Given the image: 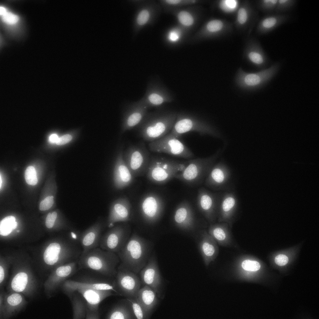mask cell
I'll list each match as a JSON object with an SVG mask.
<instances>
[{
    "label": "cell",
    "mask_w": 319,
    "mask_h": 319,
    "mask_svg": "<svg viewBox=\"0 0 319 319\" xmlns=\"http://www.w3.org/2000/svg\"><path fill=\"white\" fill-rule=\"evenodd\" d=\"M240 3L236 0H220L218 3L220 10L227 13L236 12Z\"/></svg>",
    "instance_id": "40"
},
{
    "label": "cell",
    "mask_w": 319,
    "mask_h": 319,
    "mask_svg": "<svg viewBox=\"0 0 319 319\" xmlns=\"http://www.w3.org/2000/svg\"><path fill=\"white\" fill-rule=\"evenodd\" d=\"M231 228L227 223L215 222L209 224L207 232L219 245L231 247L234 246L230 230Z\"/></svg>",
    "instance_id": "31"
},
{
    "label": "cell",
    "mask_w": 319,
    "mask_h": 319,
    "mask_svg": "<svg viewBox=\"0 0 319 319\" xmlns=\"http://www.w3.org/2000/svg\"><path fill=\"white\" fill-rule=\"evenodd\" d=\"M258 17V12L252 3L248 0L244 1L240 3L236 12L235 26L238 30L247 31L249 34Z\"/></svg>",
    "instance_id": "21"
},
{
    "label": "cell",
    "mask_w": 319,
    "mask_h": 319,
    "mask_svg": "<svg viewBox=\"0 0 319 319\" xmlns=\"http://www.w3.org/2000/svg\"><path fill=\"white\" fill-rule=\"evenodd\" d=\"M176 118L172 130L168 133L173 137L179 138L183 134L191 131L197 132L202 136H220L217 130L207 121L187 116L179 115Z\"/></svg>",
    "instance_id": "8"
},
{
    "label": "cell",
    "mask_w": 319,
    "mask_h": 319,
    "mask_svg": "<svg viewBox=\"0 0 319 319\" xmlns=\"http://www.w3.org/2000/svg\"><path fill=\"white\" fill-rule=\"evenodd\" d=\"M222 193L221 192H211L203 187L198 190L197 206L209 224L215 223L217 220Z\"/></svg>",
    "instance_id": "14"
},
{
    "label": "cell",
    "mask_w": 319,
    "mask_h": 319,
    "mask_svg": "<svg viewBox=\"0 0 319 319\" xmlns=\"http://www.w3.org/2000/svg\"><path fill=\"white\" fill-rule=\"evenodd\" d=\"M71 303L73 319H85L87 307L86 302L78 292H73L68 297Z\"/></svg>",
    "instance_id": "35"
},
{
    "label": "cell",
    "mask_w": 319,
    "mask_h": 319,
    "mask_svg": "<svg viewBox=\"0 0 319 319\" xmlns=\"http://www.w3.org/2000/svg\"><path fill=\"white\" fill-rule=\"evenodd\" d=\"M238 200L233 190L222 192L218 212V222L227 223L231 228L237 213Z\"/></svg>",
    "instance_id": "24"
},
{
    "label": "cell",
    "mask_w": 319,
    "mask_h": 319,
    "mask_svg": "<svg viewBox=\"0 0 319 319\" xmlns=\"http://www.w3.org/2000/svg\"><path fill=\"white\" fill-rule=\"evenodd\" d=\"M180 33L177 30H172L168 34V39L172 42H177L180 38Z\"/></svg>",
    "instance_id": "50"
},
{
    "label": "cell",
    "mask_w": 319,
    "mask_h": 319,
    "mask_svg": "<svg viewBox=\"0 0 319 319\" xmlns=\"http://www.w3.org/2000/svg\"><path fill=\"white\" fill-rule=\"evenodd\" d=\"M153 243L134 233L117 254L122 266L136 274L145 266L153 252Z\"/></svg>",
    "instance_id": "1"
},
{
    "label": "cell",
    "mask_w": 319,
    "mask_h": 319,
    "mask_svg": "<svg viewBox=\"0 0 319 319\" xmlns=\"http://www.w3.org/2000/svg\"><path fill=\"white\" fill-rule=\"evenodd\" d=\"M177 18L180 23L186 27H190L194 22V19L192 14L186 10L179 11L177 15Z\"/></svg>",
    "instance_id": "39"
},
{
    "label": "cell",
    "mask_w": 319,
    "mask_h": 319,
    "mask_svg": "<svg viewBox=\"0 0 319 319\" xmlns=\"http://www.w3.org/2000/svg\"><path fill=\"white\" fill-rule=\"evenodd\" d=\"M291 18L288 14L274 13L266 15L258 22L256 32L259 35L267 34L280 26L288 22Z\"/></svg>",
    "instance_id": "30"
},
{
    "label": "cell",
    "mask_w": 319,
    "mask_h": 319,
    "mask_svg": "<svg viewBox=\"0 0 319 319\" xmlns=\"http://www.w3.org/2000/svg\"><path fill=\"white\" fill-rule=\"evenodd\" d=\"M72 139V137L71 135H65L59 138L56 144L58 145L64 144L70 141Z\"/></svg>",
    "instance_id": "51"
},
{
    "label": "cell",
    "mask_w": 319,
    "mask_h": 319,
    "mask_svg": "<svg viewBox=\"0 0 319 319\" xmlns=\"http://www.w3.org/2000/svg\"><path fill=\"white\" fill-rule=\"evenodd\" d=\"M123 156L125 163L134 177L146 173L150 157L144 142L129 146L123 151Z\"/></svg>",
    "instance_id": "9"
},
{
    "label": "cell",
    "mask_w": 319,
    "mask_h": 319,
    "mask_svg": "<svg viewBox=\"0 0 319 319\" xmlns=\"http://www.w3.org/2000/svg\"><path fill=\"white\" fill-rule=\"evenodd\" d=\"M231 173L229 167L223 161L215 164L205 180V185L217 192L232 190Z\"/></svg>",
    "instance_id": "16"
},
{
    "label": "cell",
    "mask_w": 319,
    "mask_h": 319,
    "mask_svg": "<svg viewBox=\"0 0 319 319\" xmlns=\"http://www.w3.org/2000/svg\"><path fill=\"white\" fill-rule=\"evenodd\" d=\"M136 298L142 307L148 319H149L160 303V299L155 292L149 286L144 285L140 289Z\"/></svg>",
    "instance_id": "32"
},
{
    "label": "cell",
    "mask_w": 319,
    "mask_h": 319,
    "mask_svg": "<svg viewBox=\"0 0 319 319\" xmlns=\"http://www.w3.org/2000/svg\"><path fill=\"white\" fill-rule=\"evenodd\" d=\"M25 296L17 292L5 294L3 307L0 310V319H9L16 316L28 304Z\"/></svg>",
    "instance_id": "26"
},
{
    "label": "cell",
    "mask_w": 319,
    "mask_h": 319,
    "mask_svg": "<svg viewBox=\"0 0 319 319\" xmlns=\"http://www.w3.org/2000/svg\"><path fill=\"white\" fill-rule=\"evenodd\" d=\"M288 261V257L283 254L279 255L275 258V262L276 264L280 266L285 265L287 264Z\"/></svg>",
    "instance_id": "49"
},
{
    "label": "cell",
    "mask_w": 319,
    "mask_h": 319,
    "mask_svg": "<svg viewBox=\"0 0 319 319\" xmlns=\"http://www.w3.org/2000/svg\"><path fill=\"white\" fill-rule=\"evenodd\" d=\"M297 3L296 0H278L275 13L285 14L293 9Z\"/></svg>",
    "instance_id": "38"
},
{
    "label": "cell",
    "mask_w": 319,
    "mask_h": 319,
    "mask_svg": "<svg viewBox=\"0 0 319 319\" xmlns=\"http://www.w3.org/2000/svg\"><path fill=\"white\" fill-rule=\"evenodd\" d=\"M25 177L26 181L28 184L34 186L37 183L36 172L33 166H29L27 168L25 171Z\"/></svg>",
    "instance_id": "42"
},
{
    "label": "cell",
    "mask_w": 319,
    "mask_h": 319,
    "mask_svg": "<svg viewBox=\"0 0 319 319\" xmlns=\"http://www.w3.org/2000/svg\"><path fill=\"white\" fill-rule=\"evenodd\" d=\"M0 188H1V184H2V179H1V175H0Z\"/></svg>",
    "instance_id": "53"
},
{
    "label": "cell",
    "mask_w": 319,
    "mask_h": 319,
    "mask_svg": "<svg viewBox=\"0 0 319 319\" xmlns=\"http://www.w3.org/2000/svg\"><path fill=\"white\" fill-rule=\"evenodd\" d=\"M15 217L10 216L6 217L0 222V234L6 236L9 234L15 229L17 226V222L15 221Z\"/></svg>",
    "instance_id": "36"
},
{
    "label": "cell",
    "mask_w": 319,
    "mask_h": 319,
    "mask_svg": "<svg viewBox=\"0 0 319 319\" xmlns=\"http://www.w3.org/2000/svg\"><path fill=\"white\" fill-rule=\"evenodd\" d=\"M78 260L58 266L51 272L43 285L47 298L54 296L64 282L78 271Z\"/></svg>",
    "instance_id": "10"
},
{
    "label": "cell",
    "mask_w": 319,
    "mask_h": 319,
    "mask_svg": "<svg viewBox=\"0 0 319 319\" xmlns=\"http://www.w3.org/2000/svg\"><path fill=\"white\" fill-rule=\"evenodd\" d=\"M278 0H259L255 3L257 9L266 15L275 13Z\"/></svg>",
    "instance_id": "37"
},
{
    "label": "cell",
    "mask_w": 319,
    "mask_h": 319,
    "mask_svg": "<svg viewBox=\"0 0 319 319\" xmlns=\"http://www.w3.org/2000/svg\"><path fill=\"white\" fill-rule=\"evenodd\" d=\"M232 24L225 19L215 18L207 21L202 28L200 36L205 39L225 36L232 32Z\"/></svg>",
    "instance_id": "29"
},
{
    "label": "cell",
    "mask_w": 319,
    "mask_h": 319,
    "mask_svg": "<svg viewBox=\"0 0 319 319\" xmlns=\"http://www.w3.org/2000/svg\"><path fill=\"white\" fill-rule=\"evenodd\" d=\"M194 236L205 264L207 265L218 252V244L204 229L197 230L195 232Z\"/></svg>",
    "instance_id": "28"
},
{
    "label": "cell",
    "mask_w": 319,
    "mask_h": 319,
    "mask_svg": "<svg viewBox=\"0 0 319 319\" xmlns=\"http://www.w3.org/2000/svg\"><path fill=\"white\" fill-rule=\"evenodd\" d=\"M188 162V161L181 162L160 156H151L146 172L147 177L154 183L165 184L182 171Z\"/></svg>",
    "instance_id": "5"
},
{
    "label": "cell",
    "mask_w": 319,
    "mask_h": 319,
    "mask_svg": "<svg viewBox=\"0 0 319 319\" xmlns=\"http://www.w3.org/2000/svg\"><path fill=\"white\" fill-rule=\"evenodd\" d=\"M75 291L79 292L86 301L87 310L85 319H86L100 318L99 308L101 302L108 297L118 296L115 292L111 290L81 288Z\"/></svg>",
    "instance_id": "19"
},
{
    "label": "cell",
    "mask_w": 319,
    "mask_h": 319,
    "mask_svg": "<svg viewBox=\"0 0 319 319\" xmlns=\"http://www.w3.org/2000/svg\"><path fill=\"white\" fill-rule=\"evenodd\" d=\"M126 298L131 303L136 319H148L142 307L136 298Z\"/></svg>",
    "instance_id": "41"
},
{
    "label": "cell",
    "mask_w": 319,
    "mask_h": 319,
    "mask_svg": "<svg viewBox=\"0 0 319 319\" xmlns=\"http://www.w3.org/2000/svg\"><path fill=\"white\" fill-rule=\"evenodd\" d=\"M107 319H136L131 304L127 298L119 300L114 305L106 314Z\"/></svg>",
    "instance_id": "33"
},
{
    "label": "cell",
    "mask_w": 319,
    "mask_h": 319,
    "mask_svg": "<svg viewBox=\"0 0 319 319\" xmlns=\"http://www.w3.org/2000/svg\"><path fill=\"white\" fill-rule=\"evenodd\" d=\"M175 114L160 112H148L135 128L139 136L150 142L164 136L172 130Z\"/></svg>",
    "instance_id": "4"
},
{
    "label": "cell",
    "mask_w": 319,
    "mask_h": 319,
    "mask_svg": "<svg viewBox=\"0 0 319 319\" xmlns=\"http://www.w3.org/2000/svg\"><path fill=\"white\" fill-rule=\"evenodd\" d=\"M173 220L176 227L185 231L195 232L202 229L199 225L190 204L186 200L178 205L174 213Z\"/></svg>",
    "instance_id": "20"
},
{
    "label": "cell",
    "mask_w": 319,
    "mask_h": 319,
    "mask_svg": "<svg viewBox=\"0 0 319 319\" xmlns=\"http://www.w3.org/2000/svg\"><path fill=\"white\" fill-rule=\"evenodd\" d=\"M123 146L117 154L113 172L112 181L114 188L123 189L129 186L134 177L125 163L123 158Z\"/></svg>",
    "instance_id": "27"
},
{
    "label": "cell",
    "mask_w": 319,
    "mask_h": 319,
    "mask_svg": "<svg viewBox=\"0 0 319 319\" xmlns=\"http://www.w3.org/2000/svg\"><path fill=\"white\" fill-rule=\"evenodd\" d=\"M59 137L58 135L55 134H51L49 137V141L51 143H56L58 141Z\"/></svg>",
    "instance_id": "52"
},
{
    "label": "cell",
    "mask_w": 319,
    "mask_h": 319,
    "mask_svg": "<svg viewBox=\"0 0 319 319\" xmlns=\"http://www.w3.org/2000/svg\"><path fill=\"white\" fill-rule=\"evenodd\" d=\"M58 217V213L56 211L49 213L46 219L45 225L49 229L53 227L55 224Z\"/></svg>",
    "instance_id": "45"
},
{
    "label": "cell",
    "mask_w": 319,
    "mask_h": 319,
    "mask_svg": "<svg viewBox=\"0 0 319 319\" xmlns=\"http://www.w3.org/2000/svg\"><path fill=\"white\" fill-rule=\"evenodd\" d=\"M107 227L106 221L99 218L92 225L80 233L79 241L82 248L81 254L99 246L102 233Z\"/></svg>",
    "instance_id": "22"
},
{
    "label": "cell",
    "mask_w": 319,
    "mask_h": 319,
    "mask_svg": "<svg viewBox=\"0 0 319 319\" xmlns=\"http://www.w3.org/2000/svg\"><path fill=\"white\" fill-rule=\"evenodd\" d=\"M19 231H20V230H17V233H18V232H19Z\"/></svg>",
    "instance_id": "54"
},
{
    "label": "cell",
    "mask_w": 319,
    "mask_h": 319,
    "mask_svg": "<svg viewBox=\"0 0 319 319\" xmlns=\"http://www.w3.org/2000/svg\"><path fill=\"white\" fill-rule=\"evenodd\" d=\"M243 56L250 64L260 70L267 68L270 62L260 42L254 38L246 41Z\"/></svg>",
    "instance_id": "25"
},
{
    "label": "cell",
    "mask_w": 319,
    "mask_h": 319,
    "mask_svg": "<svg viewBox=\"0 0 319 319\" xmlns=\"http://www.w3.org/2000/svg\"><path fill=\"white\" fill-rule=\"evenodd\" d=\"M131 205L126 197L116 199L111 204L106 221L107 227L110 228L118 222H127L131 220Z\"/></svg>",
    "instance_id": "23"
},
{
    "label": "cell",
    "mask_w": 319,
    "mask_h": 319,
    "mask_svg": "<svg viewBox=\"0 0 319 319\" xmlns=\"http://www.w3.org/2000/svg\"><path fill=\"white\" fill-rule=\"evenodd\" d=\"M281 64L279 62L256 72H247L239 68L235 78V82L240 88L248 90H255L267 84L279 71Z\"/></svg>",
    "instance_id": "7"
},
{
    "label": "cell",
    "mask_w": 319,
    "mask_h": 319,
    "mask_svg": "<svg viewBox=\"0 0 319 319\" xmlns=\"http://www.w3.org/2000/svg\"><path fill=\"white\" fill-rule=\"evenodd\" d=\"M241 266L244 270L247 271H256L259 270L260 268V264L258 261L246 259L242 262Z\"/></svg>",
    "instance_id": "43"
},
{
    "label": "cell",
    "mask_w": 319,
    "mask_h": 319,
    "mask_svg": "<svg viewBox=\"0 0 319 319\" xmlns=\"http://www.w3.org/2000/svg\"><path fill=\"white\" fill-rule=\"evenodd\" d=\"M137 274L120 264L118 266L114 279L116 288L120 296L136 298L141 285Z\"/></svg>",
    "instance_id": "17"
},
{
    "label": "cell",
    "mask_w": 319,
    "mask_h": 319,
    "mask_svg": "<svg viewBox=\"0 0 319 319\" xmlns=\"http://www.w3.org/2000/svg\"><path fill=\"white\" fill-rule=\"evenodd\" d=\"M152 81L147 84L145 92L140 101L148 109L159 106L165 101V98Z\"/></svg>",
    "instance_id": "34"
},
{
    "label": "cell",
    "mask_w": 319,
    "mask_h": 319,
    "mask_svg": "<svg viewBox=\"0 0 319 319\" xmlns=\"http://www.w3.org/2000/svg\"><path fill=\"white\" fill-rule=\"evenodd\" d=\"M221 153L218 150L208 157L188 161L185 168L177 173L174 178L191 187L200 185L205 181Z\"/></svg>",
    "instance_id": "6"
},
{
    "label": "cell",
    "mask_w": 319,
    "mask_h": 319,
    "mask_svg": "<svg viewBox=\"0 0 319 319\" xmlns=\"http://www.w3.org/2000/svg\"><path fill=\"white\" fill-rule=\"evenodd\" d=\"M149 14L146 10H143L139 14L137 18V22L138 24L142 25L145 23L148 19Z\"/></svg>",
    "instance_id": "47"
},
{
    "label": "cell",
    "mask_w": 319,
    "mask_h": 319,
    "mask_svg": "<svg viewBox=\"0 0 319 319\" xmlns=\"http://www.w3.org/2000/svg\"><path fill=\"white\" fill-rule=\"evenodd\" d=\"M54 203L53 196H48L40 202V209L42 211L48 210L52 206Z\"/></svg>",
    "instance_id": "46"
},
{
    "label": "cell",
    "mask_w": 319,
    "mask_h": 319,
    "mask_svg": "<svg viewBox=\"0 0 319 319\" xmlns=\"http://www.w3.org/2000/svg\"><path fill=\"white\" fill-rule=\"evenodd\" d=\"M164 205L163 199L159 195L153 192L145 195L140 201L139 205L142 222L148 225L156 223L162 216Z\"/></svg>",
    "instance_id": "15"
},
{
    "label": "cell",
    "mask_w": 319,
    "mask_h": 319,
    "mask_svg": "<svg viewBox=\"0 0 319 319\" xmlns=\"http://www.w3.org/2000/svg\"><path fill=\"white\" fill-rule=\"evenodd\" d=\"M120 261L116 253L97 247L81 255L77 261L78 270H90L115 278Z\"/></svg>",
    "instance_id": "2"
},
{
    "label": "cell",
    "mask_w": 319,
    "mask_h": 319,
    "mask_svg": "<svg viewBox=\"0 0 319 319\" xmlns=\"http://www.w3.org/2000/svg\"><path fill=\"white\" fill-rule=\"evenodd\" d=\"M139 273L141 284L151 288L160 299H163L165 294V283L154 251L153 252L147 263Z\"/></svg>",
    "instance_id": "12"
},
{
    "label": "cell",
    "mask_w": 319,
    "mask_h": 319,
    "mask_svg": "<svg viewBox=\"0 0 319 319\" xmlns=\"http://www.w3.org/2000/svg\"><path fill=\"white\" fill-rule=\"evenodd\" d=\"M148 110L139 100L125 103L121 112V135L137 127L148 112Z\"/></svg>",
    "instance_id": "18"
},
{
    "label": "cell",
    "mask_w": 319,
    "mask_h": 319,
    "mask_svg": "<svg viewBox=\"0 0 319 319\" xmlns=\"http://www.w3.org/2000/svg\"><path fill=\"white\" fill-rule=\"evenodd\" d=\"M83 270L85 273L78 270L72 277L73 278L67 280L62 285L61 289L68 297L73 292L81 288L111 290L120 296L116 288L115 278L91 270Z\"/></svg>",
    "instance_id": "3"
},
{
    "label": "cell",
    "mask_w": 319,
    "mask_h": 319,
    "mask_svg": "<svg viewBox=\"0 0 319 319\" xmlns=\"http://www.w3.org/2000/svg\"><path fill=\"white\" fill-rule=\"evenodd\" d=\"M165 1L168 5L172 6H176L186 3L192 4L196 2V1L195 0H166Z\"/></svg>",
    "instance_id": "48"
},
{
    "label": "cell",
    "mask_w": 319,
    "mask_h": 319,
    "mask_svg": "<svg viewBox=\"0 0 319 319\" xmlns=\"http://www.w3.org/2000/svg\"><path fill=\"white\" fill-rule=\"evenodd\" d=\"M131 231V227L127 222L116 224L102 235L100 248L117 253L130 238Z\"/></svg>",
    "instance_id": "11"
},
{
    "label": "cell",
    "mask_w": 319,
    "mask_h": 319,
    "mask_svg": "<svg viewBox=\"0 0 319 319\" xmlns=\"http://www.w3.org/2000/svg\"><path fill=\"white\" fill-rule=\"evenodd\" d=\"M0 15L2 21L9 25H13L16 23L19 19L17 15L8 12L7 10Z\"/></svg>",
    "instance_id": "44"
},
{
    "label": "cell",
    "mask_w": 319,
    "mask_h": 319,
    "mask_svg": "<svg viewBox=\"0 0 319 319\" xmlns=\"http://www.w3.org/2000/svg\"><path fill=\"white\" fill-rule=\"evenodd\" d=\"M149 147L153 152L165 153L186 159H191L194 156L192 151L179 138L168 133L157 140L150 142Z\"/></svg>",
    "instance_id": "13"
}]
</instances>
